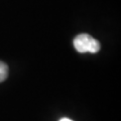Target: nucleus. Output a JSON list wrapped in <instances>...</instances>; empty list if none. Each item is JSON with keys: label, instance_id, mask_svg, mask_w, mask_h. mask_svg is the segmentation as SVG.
<instances>
[{"label": "nucleus", "instance_id": "2", "mask_svg": "<svg viewBox=\"0 0 121 121\" xmlns=\"http://www.w3.org/2000/svg\"><path fill=\"white\" fill-rule=\"evenodd\" d=\"M7 76H8V67L5 63L0 60V83L6 80Z\"/></svg>", "mask_w": 121, "mask_h": 121}, {"label": "nucleus", "instance_id": "1", "mask_svg": "<svg viewBox=\"0 0 121 121\" xmlns=\"http://www.w3.org/2000/svg\"><path fill=\"white\" fill-rule=\"evenodd\" d=\"M74 47L76 51L84 54V52H99L101 45L97 39L87 33H81L75 37Z\"/></svg>", "mask_w": 121, "mask_h": 121}, {"label": "nucleus", "instance_id": "3", "mask_svg": "<svg viewBox=\"0 0 121 121\" xmlns=\"http://www.w3.org/2000/svg\"><path fill=\"white\" fill-rule=\"evenodd\" d=\"M60 121H73V120H71V119H69V118H62Z\"/></svg>", "mask_w": 121, "mask_h": 121}]
</instances>
